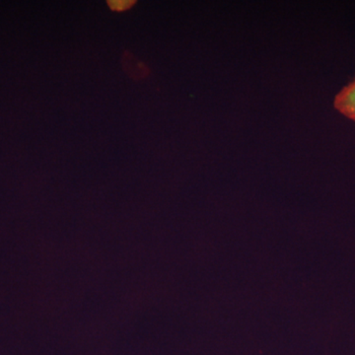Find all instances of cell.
<instances>
[{
  "label": "cell",
  "instance_id": "obj_1",
  "mask_svg": "<svg viewBox=\"0 0 355 355\" xmlns=\"http://www.w3.org/2000/svg\"><path fill=\"white\" fill-rule=\"evenodd\" d=\"M334 107L338 113L355 123V79L336 94Z\"/></svg>",
  "mask_w": 355,
  "mask_h": 355
},
{
  "label": "cell",
  "instance_id": "obj_2",
  "mask_svg": "<svg viewBox=\"0 0 355 355\" xmlns=\"http://www.w3.org/2000/svg\"><path fill=\"white\" fill-rule=\"evenodd\" d=\"M123 70L128 74V76L135 79H141L148 74V69L144 62H139L133 57L132 53L125 51L123 58Z\"/></svg>",
  "mask_w": 355,
  "mask_h": 355
},
{
  "label": "cell",
  "instance_id": "obj_3",
  "mask_svg": "<svg viewBox=\"0 0 355 355\" xmlns=\"http://www.w3.org/2000/svg\"><path fill=\"white\" fill-rule=\"evenodd\" d=\"M135 0H111L108 1V6L114 12H123L135 6Z\"/></svg>",
  "mask_w": 355,
  "mask_h": 355
}]
</instances>
